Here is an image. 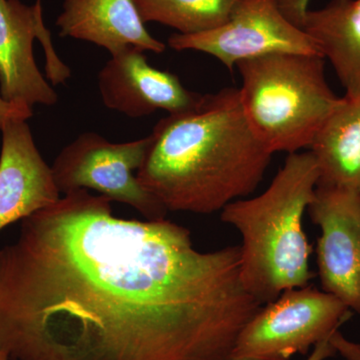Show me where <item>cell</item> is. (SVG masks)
<instances>
[{"mask_svg": "<svg viewBox=\"0 0 360 360\" xmlns=\"http://www.w3.org/2000/svg\"><path fill=\"white\" fill-rule=\"evenodd\" d=\"M168 46L205 52L231 72L240 61L276 52L322 56L314 40L284 16L276 0H239L224 25L196 34L174 33Z\"/></svg>", "mask_w": 360, "mask_h": 360, "instance_id": "cell-7", "label": "cell"}, {"mask_svg": "<svg viewBox=\"0 0 360 360\" xmlns=\"http://www.w3.org/2000/svg\"><path fill=\"white\" fill-rule=\"evenodd\" d=\"M56 25L61 37L91 42L111 56L129 47L155 53L167 49L146 30L134 0H65Z\"/></svg>", "mask_w": 360, "mask_h": 360, "instance_id": "cell-12", "label": "cell"}, {"mask_svg": "<svg viewBox=\"0 0 360 360\" xmlns=\"http://www.w3.org/2000/svg\"><path fill=\"white\" fill-rule=\"evenodd\" d=\"M98 89L106 108L132 118L158 110L186 112L203 98L187 90L177 75L149 65L144 51L134 47L111 56L99 72Z\"/></svg>", "mask_w": 360, "mask_h": 360, "instance_id": "cell-10", "label": "cell"}, {"mask_svg": "<svg viewBox=\"0 0 360 360\" xmlns=\"http://www.w3.org/2000/svg\"><path fill=\"white\" fill-rule=\"evenodd\" d=\"M302 30L333 65L345 96H360V0H331L309 9Z\"/></svg>", "mask_w": 360, "mask_h": 360, "instance_id": "cell-13", "label": "cell"}, {"mask_svg": "<svg viewBox=\"0 0 360 360\" xmlns=\"http://www.w3.org/2000/svg\"><path fill=\"white\" fill-rule=\"evenodd\" d=\"M137 179L167 212L212 214L248 198L272 153L250 127L239 89L205 94L186 112L156 123Z\"/></svg>", "mask_w": 360, "mask_h": 360, "instance_id": "cell-2", "label": "cell"}, {"mask_svg": "<svg viewBox=\"0 0 360 360\" xmlns=\"http://www.w3.org/2000/svg\"><path fill=\"white\" fill-rule=\"evenodd\" d=\"M262 307L239 246L196 250L186 227L120 219L87 189L21 220L0 250V341L14 360H231Z\"/></svg>", "mask_w": 360, "mask_h": 360, "instance_id": "cell-1", "label": "cell"}, {"mask_svg": "<svg viewBox=\"0 0 360 360\" xmlns=\"http://www.w3.org/2000/svg\"><path fill=\"white\" fill-rule=\"evenodd\" d=\"M277 6L286 18L302 28L303 20L309 11L310 0H276Z\"/></svg>", "mask_w": 360, "mask_h": 360, "instance_id": "cell-16", "label": "cell"}, {"mask_svg": "<svg viewBox=\"0 0 360 360\" xmlns=\"http://www.w3.org/2000/svg\"><path fill=\"white\" fill-rule=\"evenodd\" d=\"M32 116V111L21 110L20 108L6 103L0 96V127L6 120L18 118V120H27Z\"/></svg>", "mask_w": 360, "mask_h": 360, "instance_id": "cell-17", "label": "cell"}, {"mask_svg": "<svg viewBox=\"0 0 360 360\" xmlns=\"http://www.w3.org/2000/svg\"><path fill=\"white\" fill-rule=\"evenodd\" d=\"M0 153V231L60 200L51 167L35 146L26 120H6Z\"/></svg>", "mask_w": 360, "mask_h": 360, "instance_id": "cell-11", "label": "cell"}, {"mask_svg": "<svg viewBox=\"0 0 360 360\" xmlns=\"http://www.w3.org/2000/svg\"><path fill=\"white\" fill-rule=\"evenodd\" d=\"M39 39L46 56L47 77L53 85L65 84L70 70L58 58L51 33L42 20L40 0L33 6L21 0H0V96L21 110L37 104L51 106L58 96L35 63L33 41Z\"/></svg>", "mask_w": 360, "mask_h": 360, "instance_id": "cell-8", "label": "cell"}, {"mask_svg": "<svg viewBox=\"0 0 360 360\" xmlns=\"http://www.w3.org/2000/svg\"><path fill=\"white\" fill-rule=\"evenodd\" d=\"M319 180L311 151L291 153L264 193L221 210V221L240 233L241 281L260 304L274 302L283 291L309 285L314 277L303 215Z\"/></svg>", "mask_w": 360, "mask_h": 360, "instance_id": "cell-3", "label": "cell"}, {"mask_svg": "<svg viewBox=\"0 0 360 360\" xmlns=\"http://www.w3.org/2000/svg\"><path fill=\"white\" fill-rule=\"evenodd\" d=\"M239 0H134L142 20L158 22L179 34H196L224 25Z\"/></svg>", "mask_w": 360, "mask_h": 360, "instance_id": "cell-15", "label": "cell"}, {"mask_svg": "<svg viewBox=\"0 0 360 360\" xmlns=\"http://www.w3.org/2000/svg\"><path fill=\"white\" fill-rule=\"evenodd\" d=\"M0 360H13L11 355L6 352V348L2 345L1 341H0Z\"/></svg>", "mask_w": 360, "mask_h": 360, "instance_id": "cell-19", "label": "cell"}, {"mask_svg": "<svg viewBox=\"0 0 360 360\" xmlns=\"http://www.w3.org/2000/svg\"><path fill=\"white\" fill-rule=\"evenodd\" d=\"M307 210L321 232L316 255L322 290L360 314V194L317 186Z\"/></svg>", "mask_w": 360, "mask_h": 360, "instance_id": "cell-9", "label": "cell"}, {"mask_svg": "<svg viewBox=\"0 0 360 360\" xmlns=\"http://www.w3.org/2000/svg\"><path fill=\"white\" fill-rule=\"evenodd\" d=\"M309 148L319 167L317 186L360 194V96L341 97Z\"/></svg>", "mask_w": 360, "mask_h": 360, "instance_id": "cell-14", "label": "cell"}, {"mask_svg": "<svg viewBox=\"0 0 360 360\" xmlns=\"http://www.w3.org/2000/svg\"><path fill=\"white\" fill-rule=\"evenodd\" d=\"M150 141L149 135L115 143L96 132L80 134L52 165L59 193L92 189L110 201L131 206L148 220L167 219V208L137 179Z\"/></svg>", "mask_w": 360, "mask_h": 360, "instance_id": "cell-6", "label": "cell"}, {"mask_svg": "<svg viewBox=\"0 0 360 360\" xmlns=\"http://www.w3.org/2000/svg\"><path fill=\"white\" fill-rule=\"evenodd\" d=\"M239 89L246 122L270 153L309 148L341 97L326 77V59L276 53L240 61Z\"/></svg>", "mask_w": 360, "mask_h": 360, "instance_id": "cell-4", "label": "cell"}, {"mask_svg": "<svg viewBox=\"0 0 360 360\" xmlns=\"http://www.w3.org/2000/svg\"><path fill=\"white\" fill-rule=\"evenodd\" d=\"M352 316L340 298L311 285L283 291L260 307L234 345L231 360H290L340 335Z\"/></svg>", "mask_w": 360, "mask_h": 360, "instance_id": "cell-5", "label": "cell"}, {"mask_svg": "<svg viewBox=\"0 0 360 360\" xmlns=\"http://www.w3.org/2000/svg\"><path fill=\"white\" fill-rule=\"evenodd\" d=\"M338 336L335 338H333V340L321 341L319 345H315L311 354L305 360H326L329 359V357L335 356L336 352H338L335 345V341Z\"/></svg>", "mask_w": 360, "mask_h": 360, "instance_id": "cell-18", "label": "cell"}]
</instances>
